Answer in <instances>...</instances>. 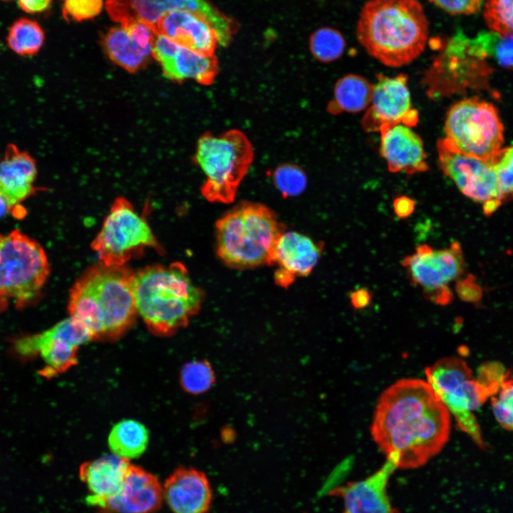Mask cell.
<instances>
[{
  "instance_id": "cell-1",
  "label": "cell",
  "mask_w": 513,
  "mask_h": 513,
  "mask_svg": "<svg viewBox=\"0 0 513 513\" xmlns=\"http://www.w3.org/2000/svg\"><path fill=\"white\" fill-rule=\"evenodd\" d=\"M370 432L398 468H417L447 442L450 413L427 381L403 378L381 394Z\"/></svg>"
},
{
  "instance_id": "cell-2",
  "label": "cell",
  "mask_w": 513,
  "mask_h": 513,
  "mask_svg": "<svg viewBox=\"0 0 513 513\" xmlns=\"http://www.w3.org/2000/svg\"><path fill=\"white\" fill-rule=\"evenodd\" d=\"M134 275L126 265L99 262L75 281L69 291V316L88 331L92 341H115L135 323Z\"/></svg>"
},
{
  "instance_id": "cell-3",
  "label": "cell",
  "mask_w": 513,
  "mask_h": 513,
  "mask_svg": "<svg viewBox=\"0 0 513 513\" xmlns=\"http://www.w3.org/2000/svg\"><path fill=\"white\" fill-rule=\"evenodd\" d=\"M429 24L418 0H368L356 25L358 42L389 67H400L425 50Z\"/></svg>"
},
{
  "instance_id": "cell-4",
  "label": "cell",
  "mask_w": 513,
  "mask_h": 513,
  "mask_svg": "<svg viewBox=\"0 0 513 513\" xmlns=\"http://www.w3.org/2000/svg\"><path fill=\"white\" fill-rule=\"evenodd\" d=\"M137 313L149 331L167 336L185 326L200 310L203 291L194 284L181 262L153 264L135 273Z\"/></svg>"
},
{
  "instance_id": "cell-5",
  "label": "cell",
  "mask_w": 513,
  "mask_h": 513,
  "mask_svg": "<svg viewBox=\"0 0 513 513\" xmlns=\"http://www.w3.org/2000/svg\"><path fill=\"white\" fill-rule=\"evenodd\" d=\"M216 251L227 266L245 269L269 264L284 232L275 212L268 207L243 202L216 222Z\"/></svg>"
},
{
  "instance_id": "cell-6",
  "label": "cell",
  "mask_w": 513,
  "mask_h": 513,
  "mask_svg": "<svg viewBox=\"0 0 513 513\" xmlns=\"http://www.w3.org/2000/svg\"><path fill=\"white\" fill-rule=\"evenodd\" d=\"M50 273L46 254L18 229L0 234V312L24 309L39 296Z\"/></svg>"
},
{
  "instance_id": "cell-7",
  "label": "cell",
  "mask_w": 513,
  "mask_h": 513,
  "mask_svg": "<svg viewBox=\"0 0 513 513\" xmlns=\"http://www.w3.org/2000/svg\"><path fill=\"white\" fill-rule=\"evenodd\" d=\"M253 155L251 142L239 130L201 136L195 160L206 178L201 188L204 197L212 202L231 203Z\"/></svg>"
},
{
  "instance_id": "cell-8",
  "label": "cell",
  "mask_w": 513,
  "mask_h": 513,
  "mask_svg": "<svg viewBox=\"0 0 513 513\" xmlns=\"http://www.w3.org/2000/svg\"><path fill=\"white\" fill-rule=\"evenodd\" d=\"M427 382L446 406L460 429L480 447L483 437L473 411L480 408L490 395L473 378L467 363L457 357L439 359L425 368Z\"/></svg>"
},
{
  "instance_id": "cell-9",
  "label": "cell",
  "mask_w": 513,
  "mask_h": 513,
  "mask_svg": "<svg viewBox=\"0 0 513 513\" xmlns=\"http://www.w3.org/2000/svg\"><path fill=\"white\" fill-rule=\"evenodd\" d=\"M91 248L107 266H125L147 248L162 252L147 220L123 197L113 203Z\"/></svg>"
},
{
  "instance_id": "cell-10",
  "label": "cell",
  "mask_w": 513,
  "mask_h": 513,
  "mask_svg": "<svg viewBox=\"0 0 513 513\" xmlns=\"http://www.w3.org/2000/svg\"><path fill=\"white\" fill-rule=\"evenodd\" d=\"M445 133L460 151L488 162L504 142V127L496 108L478 98L462 100L450 108Z\"/></svg>"
},
{
  "instance_id": "cell-11",
  "label": "cell",
  "mask_w": 513,
  "mask_h": 513,
  "mask_svg": "<svg viewBox=\"0 0 513 513\" xmlns=\"http://www.w3.org/2000/svg\"><path fill=\"white\" fill-rule=\"evenodd\" d=\"M90 341L88 331L69 316L41 333L17 337L11 349L22 361L40 356L45 363L41 374L52 377L76 365L78 348Z\"/></svg>"
},
{
  "instance_id": "cell-12",
  "label": "cell",
  "mask_w": 513,
  "mask_h": 513,
  "mask_svg": "<svg viewBox=\"0 0 513 513\" xmlns=\"http://www.w3.org/2000/svg\"><path fill=\"white\" fill-rule=\"evenodd\" d=\"M412 285L419 286L427 300L445 306L452 301L449 284L464 273L465 259L457 242L449 247L435 249L428 244L416 247L414 253L401 261Z\"/></svg>"
},
{
  "instance_id": "cell-13",
  "label": "cell",
  "mask_w": 513,
  "mask_h": 513,
  "mask_svg": "<svg viewBox=\"0 0 513 513\" xmlns=\"http://www.w3.org/2000/svg\"><path fill=\"white\" fill-rule=\"evenodd\" d=\"M437 150L441 171L464 195L480 203L485 215L492 214L504 203L488 161L465 154L447 138L438 140Z\"/></svg>"
},
{
  "instance_id": "cell-14",
  "label": "cell",
  "mask_w": 513,
  "mask_h": 513,
  "mask_svg": "<svg viewBox=\"0 0 513 513\" xmlns=\"http://www.w3.org/2000/svg\"><path fill=\"white\" fill-rule=\"evenodd\" d=\"M110 18L121 25L142 21L155 28L165 14L187 11L206 18L216 31L219 44L227 46L232 38L234 23L206 0H106Z\"/></svg>"
},
{
  "instance_id": "cell-15",
  "label": "cell",
  "mask_w": 513,
  "mask_h": 513,
  "mask_svg": "<svg viewBox=\"0 0 513 513\" xmlns=\"http://www.w3.org/2000/svg\"><path fill=\"white\" fill-rule=\"evenodd\" d=\"M373 85L370 107L363 115L361 125L366 132H378L384 125L403 124L408 127L417 125L419 114L411 103L408 86V76L398 74L394 77L376 74Z\"/></svg>"
},
{
  "instance_id": "cell-16",
  "label": "cell",
  "mask_w": 513,
  "mask_h": 513,
  "mask_svg": "<svg viewBox=\"0 0 513 513\" xmlns=\"http://www.w3.org/2000/svg\"><path fill=\"white\" fill-rule=\"evenodd\" d=\"M323 244L294 231L283 232L274 248L268 265L276 267L274 279L287 288L299 277L308 276L318 264Z\"/></svg>"
},
{
  "instance_id": "cell-17",
  "label": "cell",
  "mask_w": 513,
  "mask_h": 513,
  "mask_svg": "<svg viewBox=\"0 0 513 513\" xmlns=\"http://www.w3.org/2000/svg\"><path fill=\"white\" fill-rule=\"evenodd\" d=\"M152 56L160 63L165 76L176 81L194 80L209 85L217 72L213 54L192 50L160 33L154 42Z\"/></svg>"
},
{
  "instance_id": "cell-18",
  "label": "cell",
  "mask_w": 513,
  "mask_h": 513,
  "mask_svg": "<svg viewBox=\"0 0 513 513\" xmlns=\"http://www.w3.org/2000/svg\"><path fill=\"white\" fill-rule=\"evenodd\" d=\"M397 468L393 460L387 459L366 479L340 486L331 494L342 498L343 513H398L392 507L387 490L390 477Z\"/></svg>"
},
{
  "instance_id": "cell-19",
  "label": "cell",
  "mask_w": 513,
  "mask_h": 513,
  "mask_svg": "<svg viewBox=\"0 0 513 513\" xmlns=\"http://www.w3.org/2000/svg\"><path fill=\"white\" fill-rule=\"evenodd\" d=\"M158 479L143 468L130 464L120 491L98 513H154L162 502Z\"/></svg>"
},
{
  "instance_id": "cell-20",
  "label": "cell",
  "mask_w": 513,
  "mask_h": 513,
  "mask_svg": "<svg viewBox=\"0 0 513 513\" xmlns=\"http://www.w3.org/2000/svg\"><path fill=\"white\" fill-rule=\"evenodd\" d=\"M378 132L380 154L390 172L413 175L428 170L423 140L410 127L403 124L384 125Z\"/></svg>"
},
{
  "instance_id": "cell-21",
  "label": "cell",
  "mask_w": 513,
  "mask_h": 513,
  "mask_svg": "<svg viewBox=\"0 0 513 513\" xmlns=\"http://www.w3.org/2000/svg\"><path fill=\"white\" fill-rule=\"evenodd\" d=\"M162 494L172 513H209L213 500L207 475L190 467L176 469L165 481Z\"/></svg>"
},
{
  "instance_id": "cell-22",
  "label": "cell",
  "mask_w": 513,
  "mask_h": 513,
  "mask_svg": "<svg viewBox=\"0 0 513 513\" xmlns=\"http://www.w3.org/2000/svg\"><path fill=\"white\" fill-rule=\"evenodd\" d=\"M130 460L115 454L83 462L79 477L88 489L86 502L99 512L120 491Z\"/></svg>"
},
{
  "instance_id": "cell-23",
  "label": "cell",
  "mask_w": 513,
  "mask_h": 513,
  "mask_svg": "<svg viewBox=\"0 0 513 513\" xmlns=\"http://www.w3.org/2000/svg\"><path fill=\"white\" fill-rule=\"evenodd\" d=\"M156 31L192 50L213 54L219 44L215 29L203 16L175 11L164 15L155 25Z\"/></svg>"
},
{
  "instance_id": "cell-24",
  "label": "cell",
  "mask_w": 513,
  "mask_h": 513,
  "mask_svg": "<svg viewBox=\"0 0 513 513\" xmlns=\"http://www.w3.org/2000/svg\"><path fill=\"white\" fill-rule=\"evenodd\" d=\"M36 177L33 160L17 148L11 146L0 157V190L14 209L34 192Z\"/></svg>"
},
{
  "instance_id": "cell-25",
  "label": "cell",
  "mask_w": 513,
  "mask_h": 513,
  "mask_svg": "<svg viewBox=\"0 0 513 513\" xmlns=\"http://www.w3.org/2000/svg\"><path fill=\"white\" fill-rule=\"evenodd\" d=\"M108 57L119 66L135 71L152 56L153 46L130 28L122 26L108 30L103 41Z\"/></svg>"
},
{
  "instance_id": "cell-26",
  "label": "cell",
  "mask_w": 513,
  "mask_h": 513,
  "mask_svg": "<svg viewBox=\"0 0 513 513\" xmlns=\"http://www.w3.org/2000/svg\"><path fill=\"white\" fill-rule=\"evenodd\" d=\"M372 93L373 84L364 77L347 74L336 82L328 110L331 114L361 112L370 105Z\"/></svg>"
},
{
  "instance_id": "cell-27",
  "label": "cell",
  "mask_w": 513,
  "mask_h": 513,
  "mask_svg": "<svg viewBox=\"0 0 513 513\" xmlns=\"http://www.w3.org/2000/svg\"><path fill=\"white\" fill-rule=\"evenodd\" d=\"M112 452L126 459L136 458L146 450L149 433L145 426L135 420H123L115 424L108 435Z\"/></svg>"
},
{
  "instance_id": "cell-28",
  "label": "cell",
  "mask_w": 513,
  "mask_h": 513,
  "mask_svg": "<svg viewBox=\"0 0 513 513\" xmlns=\"http://www.w3.org/2000/svg\"><path fill=\"white\" fill-rule=\"evenodd\" d=\"M43 41L44 32L39 24L26 18L14 22L7 36V43L11 49L22 56L35 54Z\"/></svg>"
},
{
  "instance_id": "cell-29",
  "label": "cell",
  "mask_w": 513,
  "mask_h": 513,
  "mask_svg": "<svg viewBox=\"0 0 513 513\" xmlns=\"http://www.w3.org/2000/svg\"><path fill=\"white\" fill-rule=\"evenodd\" d=\"M309 49L312 56L322 63H331L342 56L346 48L343 34L332 27H321L309 38Z\"/></svg>"
},
{
  "instance_id": "cell-30",
  "label": "cell",
  "mask_w": 513,
  "mask_h": 513,
  "mask_svg": "<svg viewBox=\"0 0 513 513\" xmlns=\"http://www.w3.org/2000/svg\"><path fill=\"white\" fill-rule=\"evenodd\" d=\"M487 57H492L502 68L513 71V34L483 32L475 38Z\"/></svg>"
},
{
  "instance_id": "cell-31",
  "label": "cell",
  "mask_w": 513,
  "mask_h": 513,
  "mask_svg": "<svg viewBox=\"0 0 513 513\" xmlns=\"http://www.w3.org/2000/svg\"><path fill=\"white\" fill-rule=\"evenodd\" d=\"M180 383L191 394L207 392L212 385L214 374L210 365L204 361L187 363L180 371Z\"/></svg>"
},
{
  "instance_id": "cell-32",
  "label": "cell",
  "mask_w": 513,
  "mask_h": 513,
  "mask_svg": "<svg viewBox=\"0 0 513 513\" xmlns=\"http://www.w3.org/2000/svg\"><path fill=\"white\" fill-rule=\"evenodd\" d=\"M483 16L491 31L513 34V0H486Z\"/></svg>"
},
{
  "instance_id": "cell-33",
  "label": "cell",
  "mask_w": 513,
  "mask_h": 513,
  "mask_svg": "<svg viewBox=\"0 0 513 513\" xmlns=\"http://www.w3.org/2000/svg\"><path fill=\"white\" fill-rule=\"evenodd\" d=\"M273 182L284 197H296L304 192L307 186V177L304 170L293 164L277 167L272 175Z\"/></svg>"
},
{
  "instance_id": "cell-34",
  "label": "cell",
  "mask_w": 513,
  "mask_h": 513,
  "mask_svg": "<svg viewBox=\"0 0 513 513\" xmlns=\"http://www.w3.org/2000/svg\"><path fill=\"white\" fill-rule=\"evenodd\" d=\"M490 398L492 412L497 423L502 428L513 431V378L509 373Z\"/></svg>"
},
{
  "instance_id": "cell-35",
  "label": "cell",
  "mask_w": 513,
  "mask_h": 513,
  "mask_svg": "<svg viewBox=\"0 0 513 513\" xmlns=\"http://www.w3.org/2000/svg\"><path fill=\"white\" fill-rule=\"evenodd\" d=\"M504 202L513 198V145L500 148L489 160Z\"/></svg>"
},
{
  "instance_id": "cell-36",
  "label": "cell",
  "mask_w": 513,
  "mask_h": 513,
  "mask_svg": "<svg viewBox=\"0 0 513 513\" xmlns=\"http://www.w3.org/2000/svg\"><path fill=\"white\" fill-rule=\"evenodd\" d=\"M103 4V0H64L63 15L77 21L91 19L100 14Z\"/></svg>"
},
{
  "instance_id": "cell-37",
  "label": "cell",
  "mask_w": 513,
  "mask_h": 513,
  "mask_svg": "<svg viewBox=\"0 0 513 513\" xmlns=\"http://www.w3.org/2000/svg\"><path fill=\"white\" fill-rule=\"evenodd\" d=\"M450 15H470L477 13L484 0H428Z\"/></svg>"
},
{
  "instance_id": "cell-38",
  "label": "cell",
  "mask_w": 513,
  "mask_h": 513,
  "mask_svg": "<svg viewBox=\"0 0 513 513\" xmlns=\"http://www.w3.org/2000/svg\"><path fill=\"white\" fill-rule=\"evenodd\" d=\"M393 205L396 216L401 219H405L413 213L415 208V202L410 197L401 195L393 200Z\"/></svg>"
},
{
  "instance_id": "cell-39",
  "label": "cell",
  "mask_w": 513,
  "mask_h": 513,
  "mask_svg": "<svg viewBox=\"0 0 513 513\" xmlns=\"http://www.w3.org/2000/svg\"><path fill=\"white\" fill-rule=\"evenodd\" d=\"M349 299L355 309H363L370 305L372 296L370 291L367 289L360 288L351 292Z\"/></svg>"
},
{
  "instance_id": "cell-40",
  "label": "cell",
  "mask_w": 513,
  "mask_h": 513,
  "mask_svg": "<svg viewBox=\"0 0 513 513\" xmlns=\"http://www.w3.org/2000/svg\"><path fill=\"white\" fill-rule=\"evenodd\" d=\"M457 294L465 301H472L475 297V286L472 281L470 279L461 280L457 282L456 286Z\"/></svg>"
},
{
  "instance_id": "cell-41",
  "label": "cell",
  "mask_w": 513,
  "mask_h": 513,
  "mask_svg": "<svg viewBox=\"0 0 513 513\" xmlns=\"http://www.w3.org/2000/svg\"><path fill=\"white\" fill-rule=\"evenodd\" d=\"M20 7L28 13H37L46 10L51 0H17Z\"/></svg>"
},
{
  "instance_id": "cell-42",
  "label": "cell",
  "mask_w": 513,
  "mask_h": 513,
  "mask_svg": "<svg viewBox=\"0 0 513 513\" xmlns=\"http://www.w3.org/2000/svg\"><path fill=\"white\" fill-rule=\"evenodd\" d=\"M14 209L6 195L0 190V219Z\"/></svg>"
},
{
  "instance_id": "cell-43",
  "label": "cell",
  "mask_w": 513,
  "mask_h": 513,
  "mask_svg": "<svg viewBox=\"0 0 513 513\" xmlns=\"http://www.w3.org/2000/svg\"><path fill=\"white\" fill-rule=\"evenodd\" d=\"M6 1V0H5Z\"/></svg>"
}]
</instances>
